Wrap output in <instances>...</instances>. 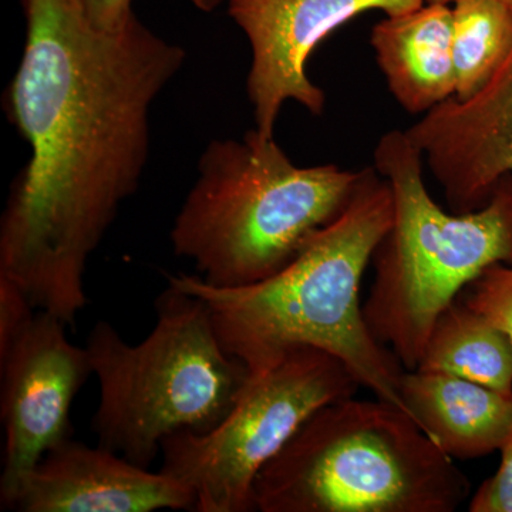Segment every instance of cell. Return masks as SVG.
<instances>
[{
    "instance_id": "6da1fadb",
    "label": "cell",
    "mask_w": 512,
    "mask_h": 512,
    "mask_svg": "<svg viewBox=\"0 0 512 512\" xmlns=\"http://www.w3.org/2000/svg\"><path fill=\"white\" fill-rule=\"evenodd\" d=\"M20 2L25 49L6 110L30 157L0 221V276L76 326L87 262L140 185L151 106L187 55L136 16L104 32L79 0Z\"/></svg>"
},
{
    "instance_id": "7a4b0ae2",
    "label": "cell",
    "mask_w": 512,
    "mask_h": 512,
    "mask_svg": "<svg viewBox=\"0 0 512 512\" xmlns=\"http://www.w3.org/2000/svg\"><path fill=\"white\" fill-rule=\"evenodd\" d=\"M392 220V188L375 167L363 168L348 207L278 274L241 288H215L192 275H167V282L207 302L222 348L249 375L289 349L311 346L339 357L360 386L407 413L406 369L367 328L359 299L363 274Z\"/></svg>"
},
{
    "instance_id": "3957f363",
    "label": "cell",
    "mask_w": 512,
    "mask_h": 512,
    "mask_svg": "<svg viewBox=\"0 0 512 512\" xmlns=\"http://www.w3.org/2000/svg\"><path fill=\"white\" fill-rule=\"evenodd\" d=\"M359 180L360 171L335 164L298 167L256 128L239 140H212L174 220V254L215 288L258 284L342 214Z\"/></svg>"
},
{
    "instance_id": "277c9868",
    "label": "cell",
    "mask_w": 512,
    "mask_h": 512,
    "mask_svg": "<svg viewBox=\"0 0 512 512\" xmlns=\"http://www.w3.org/2000/svg\"><path fill=\"white\" fill-rule=\"evenodd\" d=\"M393 195V220L373 252L375 282L363 316L406 370L419 366L434 323L488 266L512 265V174L490 201L446 212L427 191L423 153L406 130H390L373 153Z\"/></svg>"
},
{
    "instance_id": "5b68a950",
    "label": "cell",
    "mask_w": 512,
    "mask_h": 512,
    "mask_svg": "<svg viewBox=\"0 0 512 512\" xmlns=\"http://www.w3.org/2000/svg\"><path fill=\"white\" fill-rule=\"evenodd\" d=\"M470 481L400 407H320L255 478L261 512H454Z\"/></svg>"
},
{
    "instance_id": "8992f818",
    "label": "cell",
    "mask_w": 512,
    "mask_h": 512,
    "mask_svg": "<svg viewBox=\"0 0 512 512\" xmlns=\"http://www.w3.org/2000/svg\"><path fill=\"white\" fill-rule=\"evenodd\" d=\"M150 335L128 345L111 323H94L86 349L99 380L92 430L99 446L143 468L178 431L208 433L237 404L247 367L222 348L210 306L168 284Z\"/></svg>"
},
{
    "instance_id": "52a82bcc",
    "label": "cell",
    "mask_w": 512,
    "mask_h": 512,
    "mask_svg": "<svg viewBox=\"0 0 512 512\" xmlns=\"http://www.w3.org/2000/svg\"><path fill=\"white\" fill-rule=\"evenodd\" d=\"M359 387L339 357L311 346L289 349L264 372L249 375L220 426L167 437L160 471L190 488L194 511H256L259 471L316 410L355 396Z\"/></svg>"
},
{
    "instance_id": "ba28073f",
    "label": "cell",
    "mask_w": 512,
    "mask_h": 512,
    "mask_svg": "<svg viewBox=\"0 0 512 512\" xmlns=\"http://www.w3.org/2000/svg\"><path fill=\"white\" fill-rule=\"evenodd\" d=\"M66 328L52 313L36 311L8 348L0 350L3 510L47 451L72 439L70 407L93 375V366L86 346H74Z\"/></svg>"
},
{
    "instance_id": "9c48e42d",
    "label": "cell",
    "mask_w": 512,
    "mask_h": 512,
    "mask_svg": "<svg viewBox=\"0 0 512 512\" xmlns=\"http://www.w3.org/2000/svg\"><path fill=\"white\" fill-rule=\"evenodd\" d=\"M427 0H228V13L248 37L252 63L247 79L255 128L274 136L288 100L313 116L325 110L326 94L308 77L313 50L356 16L382 10L387 16L420 8Z\"/></svg>"
},
{
    "instance_id": "30bf717a",
    "label": "cell",
    "mask_w": 512,
    "mask_h": 512,
    "mask_svg": "<svg viewBox=\"0 0 512 512\" xmlns=\"http://www.w3.org/2000/svg\"><path fill=\"white\" fill-rule=\"evenodd\" d=\"M453 212L480 210L512 174V49L473 96H451L407 128Z\"/></svg>"
},
{
    "instance_id": "8fae6325",
    "label": "cell",
    "mask_w": 512,
    "mask_h": 512,
    "mask_svg": "<svg viewBox=\"0 0 512 512\" xmlns=\"http://www.w3.org/2000/svg\"><path fill=\"white\" fill-rule=\"evenodd\" d=\"M195 495L163 471L148 470L74 439L47 451L23 478L8 510L23 512L194 511Z\"/></svg>"
},
{
    "instance_id": "7c38bea8",
    "label": "cell",
    "mask_w": 512,
    "mask_h": 512,
    "mask_svg": "<svg viewBox=\"0 0 512 512\" xmlns=\"http://www.w3.org/2000/svg\"><path fill=\"white\" fill-rule=\"evenodd\" d=\"M402 399L417 426L453 460L493 454L512 431V394L448 373L406 370Z\"/></svg>"
},
{
    "instance_id": "4fadbf2b",
    "label": "cell",
    "mask_w": 512,
    "mask_h": 512,
    "mask_svg": "<svg viewBox=\"0 0 512 512\" xmlns=\"http://www.w3.org/2000/svg\"><path fill=\"white\" fill-rule=\"evenodd\" d=\"M370 43L390 93L409 113L426 114L456 94L450 3L386 15Z\"/></svg>"
},
{
    "instance_id": "5bb4252c",
    "label": "cell",
    "mask_w": 512,
    "mask_h": 512,
    "mask_svg": "<svg viewBox=\"0 0 512 512\" xmlns=\"http://www.w3.org/2000/svg\"><path fill=\"white\" fill-rule=\"evenodd\" d=\"M417 369L512 394V343L503 330L457 299L434 323Z\"/></svg>"
},
{
    "instance_id": "9a60e30c",
    "label": "cell",
    "mask_w": 512,
    "mask_h": 512,
    "mask_svg": "<svg viewBox=\"0 0 512 512\" xmlns=\"http://www.w3.org/2000/svg\"><path fill=\"white\" fill-rule=\"evenodd\" d=\"M512 49V6L497 0L453 2V62L458 99L476 94Z\"/></svg>"
},
{
    "instance_id": "2e32d148",
    "label": "cell",
    "mask_w": 512,
    "mask_h": 512,
    "mask_svg": "<svg viewBox=\"0 0 512 512\" xmlns=\"http://www.w3.org/2000/svg\"><path fill=\"white\" fill-rule=\"evenodd\" d=\"M461 293V302L503 330L512 343V265L488 266Z\"/></svg>"
},
{
    "instance_id": "e0dca14e",
    "label": "cell",
    "mask_w": 512,
    "mask_h": 512,
    "mask_svg": "<svg viewBox=\"0 0 512 512\" xmlns=\"http://www.w3.org/2000/svg\"><path fill=\"white\" fill-rule=\"evenodd\" d=\"M501 466L485 480L468 504L470 512H512V431L501 447Z\"/></svg>"
},
{
    "instance_id": "ac0fdd59",
    "label": "cell",
    "mask_w": 512,
    "mask_h": 512,
    "mask_svg": "<svg viewBox=\"0 0 512 512\" xmlns=\"http://www.w3.org/2000/svg\"><path fill=\"white\" fill-rule=\"evenodd\" d=\"M36 311L15 282L0 276V350L8 348Z\"/></svg>"
},
{
    "instance_id": "d6986e66",
    "label": "cell",
    "mask_w": 512,
    "mask_h": 512,
    "mask_svg": "<svg viewBox=\"0 0 512 512\" xmlns=\"http://www.w3.org/2000/svg\"><path fill=\"white\" fill-rule=\"evenodd\" d=\"M87 20L99 30L116 32L134 18L131 0H79Z\"/></svg>"
},
{
    "instance_id": "ffe728a7",
    "label": "cell",
    "mask_w": 512,
    "mask_h": 512,
    "mask_svg": "<svg viewBox=\"0 0 512 512\" xmlns=\"http://www.w3.org/2000/svg\"><path fill=\"white\" fill-rule=\"evenodd\" d=\"M225 0H191L195 8L202 10V12H212L224 3Z\"/></svg>"
},
{
    "instance_id": "44dd1931",
    "label": "cell",
    "mask_w": 512,
    "mask_h": 512,
    "mask_svg": "<svg viewBox=\"0 0 512 512\" xmlns=\"http://www.w3.org/2000/svg\"><path fill=\"white\" fill-rule=\"evenodd\" d=\"M427 2L453 3L456 2V0H427ZM497 2L505 3V5L512 6V0H497Z\"/></svg>"
}]
</instances>
